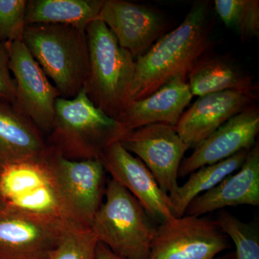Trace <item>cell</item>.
Instances as JSON below:
<instances>
[{"label":"cell","mask_w":259,"mask_h":259,"mask_svg":"<svg viewBox=\"0 0 259 259\" xmlns=\"http://www.w3.org/2000/svg\"><path fill=\"white\" fill-rule=\"evenodd\" d=\"M259 205V145L250 148L244 163L210 190L189 204L187 215L202 216L228 207Z\"/></svg>","instance_id":"2e32d148"},{"label":"cell","mask_w":259,"mask_h":259,"mask_svg":"<svg viewBox=\"0 0 259 259\" xmlns=\"http://www.w3.org/2000/svg\"><path fill=\"white\" fill-rule=\"evenodd\" d=\"M27 0H0V42L23 41Z\"/></svg>","instance_id":"d4e9b609"},{"label":"cell","mask_w":259,"mask_h":259,"mask_svg":"<svg viewBox=\"0 0 259 259\" xmlns=\"http://www.w3.org/2000/svg\"><path fill=\"white\" fill-rule=\"evenodd\" d=\"M100 159L112 180L128 191L153 221L161 223L175 218L168 195L160 189L144 163L120 142L106 148Z\"/></svg>","instance_id":"4fadbf2b"},{"label":"cell","mask_w":259,"mask_h":259,"mask_svg":"<svg viewBox=\"0 0 259 259\" xmlns=\"http://www.w3.org/2000/svg\"><path fill=\"white\" fill-rule=\"evenodd\" d=\"M105 0H29L25 23L85 29L98 20Z\"/></svg>","instance_id":"ffe728a7"},{"label":"cell","mask_w":259,"mask_h":259,"mask_svg":"<svg viewBox=\"0 0 259 259\" xmlns=\"http://www.w3.org/2000/svg\"><path fill=\"white\" fill-rule=\"evenodd\" d=\"M192 97L224 91L258 95V85L248 71L228 55L209 53L195 65L187 77Z\"/></svg>","instance_id":"d6986e66"},{"label":"cell","mask_w":259,"mask_h":259,"mask_svg":"<svg viewBox=\"0 0 259 259\" xmlns=\"http://www.w3.org/2000/svg\"><path fill=\"white\" fill-rule=\"evenodd\" d=\"M5 208V204L3 203V201H2V199H0V212H2V211Z\"/></svg>","instance_id":"f1b7e54d"},{"label":"cell","mask_w":259,"mask_h":259,"mask_svg":"<svg viewBox=\"0 0 259 259\" xmlns=\"http://www.w3.org/2000/svg\"><path fill=\"white\" fill-rule=\"evenodd\" d=\"M213 8L227 28L242 41L259 37L258 0H215Z\"/></svg>","instance_id":"7402d4cb"},{"label":"cell","mask_w":259,"mask_h":259,"mask_svg":"<svg viewBox=\"0 0 259 259\" xmlns=\"http://www.w3.org/2000/svg\"><path fill=\"white\" fill-rule=\"evenodd\" d=\"M49 149L42 133L11 104L0 101V163L2 166L40 159Z\"/></svg>","instance_id":"ac0fdd59"},{"label":"cell","mask_w":259,"mask_h":259,"mask_svg":"<svg viewBox=\"0 0 259 259\" xmlns=\"http://www.w3.org/2000/svg\"><path fill=\"white\" fill-rule=\"evenodd\" d=\"M0 101L14 105L15 83L10 69V59L5 44L0 42Z\"/></svg>","instance_id":"484cf974"},{"label":"cell","mask_w":259,"mask_h":259,"mask_svg":"<svg viewBox=\"0 0 259 259\" xmlns=\"http://www.w3.org/2000/svg\"><path fill=\"white\" fill-rule=\"evenodd\" d=\"M2 166H2L1 163H0V169H1Z\"/></svg>","instance_id":"f546056e"},{"label":"cell","mask_w":259,"mask_h":259,"mask_svg":"<svg viewBox=\"0 0 259 259\" xmlns=\"http://www.w3.org/2000/svg\"><path fill=\"white\" fill-rule=\"evenodd\" d=\"M230 248L214 221L185 214L156 226L148 259H215Z\"/></svg>","instance_id":"ba28073f"},{"label":"cell","mask_w":259,"mask_h":259,"mask_svg":"<svg viewBox=\"0 0 259 259\" xmlns=\"http://www.w3.org/2000/svg\"><path fill=\"white\" fill-rule=\"evenodd\" d=\"M98 240L90 227H66L48 259H95Z\"/></svg>","instance_id":"603a6c76"},{"label":"cell","mask_w":259,"mask_h":259,"mask_svg":"<svg viewBox=\"0 0 259 259\" xmlns=\"http://www.w3.org/2000/svg\"><path fill=\"white\" fill-rule=\"evenodd\" d=\"M23 42L54 83L61 97L74 98L84 87L89 71L85 29L64 25H28Z\"/></svg>","instance_id":"277c9868"},{"label":"cell","mask_w":259,"mask_h":259,"mask_svg":"<svg viewBox=\"0 0 259 259\" xmlns=\"http://www.w3.org/2000/svg\"><path fill=\"white\" fill-rule=\"evenodd\" d=\"M258 97L236 91L199 97L184 112L175 128L180 137L194 148L232 117L254 106Z\"/></svg>","instance_id":"9a60e30c"},{"label":"cell","mask_w":259,"mask_h":259,"mask_svg":"<svg viewBox=\"0 0 259 259\" xmlns=\"http://www.w3.org/2000/svg\"><path fill=\"white\" fill-rule=\"evenodd\" d=\"M71 223L5 207L0 212V259H48Z\"/></svg>","instance_id":"7c38bea8"},{"label":"cell","mask_w":259,"mask_h":259,"mask_svg":"<svg viewBox=\"0 0 259 259\" xmlns=\"http://www.w3.org/2000/svg\"><path fill=\"white\" fill-rule=\"evenodd\" d=\"M15 83L14 106L42 133H50L55 115L57 89L42 71L23 41L5 44Z\"/></svg>","instance_id":"30bf717a"},{"label":"cell","mask_w":259,"mask_h":259,"mask_svg":"<svg viewBox=\"0 0 259 259\" xmlns=\"http://www.w3.org/2000/svg\"><path fill=\"white\" fill-rule=\"evenodd\" d=\"M259 133V110L256 105L235 115L194 147L184 158L179 177H185L207 165L231 157L256 144Z\"/></svg>","instance_id":"5bb4252c"},{"label":"cell","mask_w":259,"mask_h":259,"mask_svg":"<svg viewBox=\"0 0 259 259\" xmlns=\"http://www.w3.org/2000/svg\"><path fill=\"white\" fill-rule=\"evenodd\" d=\"M129 131L97 107L82 90L74 98L59 97L49 146L71 160L100 158Z\"/></svg>","instance_id":"7a4b0ae2"},{"label":"cell","mask_w":259,"mask_h":259,"mask_svg":"<svg viewBox=\"0 0 259 259\" xmlns=\"http://www.w3.org/2000/svg\"><path fill=\"white\" fill-rule=\"evenodd\" d=\"M249 150H243L222 161L207 165L191 174L183 185L179 186L176 192L170 196L171 212L174 217L185 215L190 202L200 194L210 190L226 177L241 168Z\"/></svg>","instance_id":"44dd1931"},{"label":"cell","mask_w":259,"mask_h":259,"mask_svg":"<svg viewBox=\"0 0 259 259\" xmlns=\"http://www.w3.org/2000/svg\"><path fill=\"white\" fill-rule=\"evenodd\" d=\"M44 156L40 159L2 166L0 199L8 208L60 222L71 223L61 205Z\"/></svg>","instance_id":"52a82bcc"},{"label":"cell","mask_w":259,"mask_h":259,"mask_svg":"<svg viewBox=\"0 0 259 259\" xmlns=\"http://www.w3.org/2000/svg\"><path fill=\"white\" fill-rule=\"evenodd\" d=\"M44 158L68 219L75 224L91 226L106 190V171L101 160L68 159L50 146Z\"/></svg>","instance_id":"8992f818"},{"label":"cell","mask_w":259,"mask_h":259,"mask_svg":"<svg viewBox=\"0 0 259 259\" xmlns=\"http://www.w3.org/2000/svg\"><path fill=\"white\" fill-rule=\"evenodd\" d=\"M104 197L90 226L99 243L123 259H148L156 229L152 218L128 191L112 179Z\"/></svg>","instance_id":"5b68a950"},{"label":"cell","mask_w":259,"mask_h":259,"mask_svg":"<svg viewBox=\"0 0 259 259\" xmlns=\"http://www.w3.org/2000/svg\"><path fill=\"white\" fill-rule=\"evenodd\" d=\"M86 33L89 71L83 90L97 107L118 120L131 102L136 59L102 20L90 23Z\"/></svg>","instance_id":"3957f363"},{"label":"cell","mask_w":259,"mask_h":259,"mask_svg":"<svg viewBox=\"0 0 259 259\" xmlns=\"http://www.w3.org/2000/svg\"><path fill=\"white\" fill-rule=\"evenodd\" d=\"M120 143L144 163L165 194L170 197L176 192L181 163L191 146L180 137L175 126H143L129 131Z\"/></svg>","instance_id":"9c48e42d"},{"label":"cell","mask_w":259,"mask_h":259,"mask_svg":"<svg viewBox=\"0 0 259 259\" xmlns=\"http://www.w3.org/2000/svg\"><path fill=\"white\" fill-rule=\"evenodd\" d=\"M215 259H236V256H235L234 253H229L219 257V258H215Z\"/></svg>","instance_id":"83f0119b"},{"label":"cell","mask_w":259,"mask_h":259,"mask_svg":"<svg viewBox=\"0 0 259 259\" xmlns=\"http://www.w3.org/2000/svg\"><path fill=\"white\" fill-rule=\"evenodd\" d=\"M192 97L187 81L176 78L149 96L130 102L117 120L129 131L151 124L176 126Z\"/></svg>","instance_id":"e0dca14e"},{"label":"cell","mask_w":259,"mask_h":259,"mask_svg":"<svg viewBox=\"0 0 259 259\" xmlns=\"http://www.w3.org/2000/svg\"><path fill=\"white\" fill-rule=\"evenodd\" d=\"M99 20L135 59L146 54L172 30L171 20L160 10L125 0H105Z\"/></svg>","instance_id":"8fae6325"},{"label":"cell","mask_w":259,"mask_h":259,"mask_svg":"<svg viewBox=\"0 0 259 259\" xmlns=\"http://www.w3.org/2000/svg\"><path fill=\"white\" fill-rule=\"evenodd\" d=\"M214 222L234 243L236 259H259V235L256 227L243 222L226 210L218 213Z\"/></svg>","instance_id":"cb8c5ba5"},{"label":"cell","mask_w":259,"mask_h":259,"mask_svg":"<svg viewBox=\"0 0 259 259\" xmlns=\"http://www.w3.org/2000/svg\"><path fill=\"white\" fill-rule=\"evenodd\" d=\"M95 259H123L112 253L111 250L101 243H98Z\"/></svg>","instance_id":"4316f807"},{"label":"cell","mask_w":259,"mask_h":259,"mask_svg":"<svg viewBox=\"0 0 259 259\" xmlns=\"http://www.w3.org/2000/svg\"><path fill=\"white\" fill-rule=\"evenodd\" d=\"M212 8L210 1L194 3L179 26L136 59L131 101L149 96L176 78L187 81L195 65L212 51Z\"/></svg>","instance_id":"6da1fadb"}]
</instances>
